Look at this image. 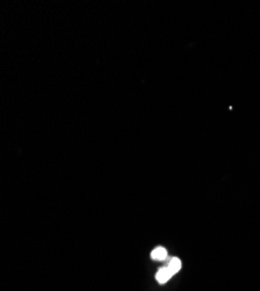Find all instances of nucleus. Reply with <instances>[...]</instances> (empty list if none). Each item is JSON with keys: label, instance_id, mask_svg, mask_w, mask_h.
<instances>
[{"label": "nucleus", "instance_id": "nucleus-3", "mask_svg": "<svg viewBox=\"0 0 260 291\" xmlns=\"http://www.w3.org/2000/svg\"><path fill=\"white\" fill-rule=\"evenodd\" d=\"M181 264H182V263H181L180 259H178V258H173V259H170L168 263H167V266L169 267V269L172 270L173 273L176 274V273L180 272V269H181Z\"/></svg>", "mask_w": 260, "mask_h": 291}, {"label": "nucleus", "instance_id": "nucleus-1", "mask_svg": "<svg viewBox=\"0 0 260 291\" xmlns=\"http://www.w3.org/2000/svg\"><path fill=\"white\" fill-rule=\"evenodd\" d=\"M174 275L175 274L169 269V267L166 266V267H162L159 269L157 275H155V278H157V281L160 284H164L167 281H169L170 277H173Z\"/></svg>", "mask_w": 260, "mask_h": 291}, {"label": "nucleus", "instance_id": "nucleus-2", "mask_svg": "<svg viewBox=\"0 0 260 291\" xmlns=\"http://www.w3.org/2000/svg\"><path fill=\"white\" fill-rule=\"evenodd\" d=\"M167 256H168V253L167 250L163 248V247H157L152 252L151 258L155 261H163L166 260Z\"/></svg>", "mask_w": 260, "mask_h": 291}]
</instances>
